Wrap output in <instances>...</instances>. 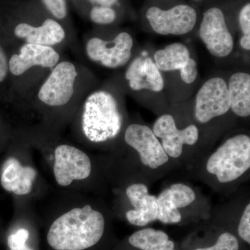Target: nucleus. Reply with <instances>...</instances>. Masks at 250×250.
I'll return each mask as SVG.
<instances>
[{"instance_id":"f257e3e1","label":"nucleus","mask_w":250,"mask_h":250,"mask_svg":"<svg viewBox=\"0 0 250 250\" xmlns=\"http://www.w3.org/2000/svg\"><path fill=\"white\" fill-rule=\"evenodd\" d=\"M52 250H90L103 243L113 214L103 197L57 190L44 208Z\"/></svg>"},{"instance_id":"f03ea898","label":"nucleus","mask_w":250,"mask_h":250,"mask_svg":"<svg viewBox=\"0 0 250 250\" xmlns=\"http://www.w3.org/2000/svg\"><path fill=\"white\" fill-rule=\"evenodd\" d=\"M98 157L109 187L131 183L149 186L179 167L152 128L139 123L126 125L114 149Z\"/></svg>"},{"instance_id":"7ed1b4c3","label":"nucleus","mask_w":250,"mask_h":250,"mask_svg":"<svg viewBox=\"0 0 250 250\" xmlns=\"http://www.w3.org/2000/svg\"><path fill=\"white\" fill-rule=\"evenodd\" d=\"M27 143L41 153L57 190L102 197L107 192L109 187L98 155L68 143L41 139Z\"/></svg>"},{"instance_id":"20e7f679","label":"nucleus","mask_w":250,"mask_h":250,"mask_svg":"<svg viewBox=\"0 0 250 250\" xmlns=\"http://www.w3.org/2000/svg\"><path fill=\"white\" fill-rule=\"evenodd\" d=\"M250 137L236 133L211 149L189 174L220 195H232L250 178Z\"/></svg>"},{"instance_id":"39448f33","label":"nucleus","mask_w":250,"mask_h":250,"mask_svg":"<svg viewBox=\"0 0 250 250\" xmlns=\"http://www.w3.org/2000/svg\"><path fill=\"white\" fill-rule=\"evenodd\" d=\"M126 123L124 111L113 95L95 92L85 100L81 114L82 139L91 149L111 152L121 139Z\"/></svg>"},{"instance_id":"423d86ee","label":"nucleus","mask_w":250,"mask_h":250,"mask_svg":"<svg viewBox=\"0 0 250 250\" xmlns=\"http://www.w3.org/2000/svg\"><path fill=\"white\" fill-rule=\"evenodd\" d=\"M6 156L0 171V184L16 201L36 202L45 200L51 186L34 161L33 148L27 142L18 144Z\"/></svg>"},{"instance_id":"0eeeda50","label":"nucleus","mask_w":250,"mask_h":250,"mask_svg":"<svg viewBox=\"0 0 250 250\" xmlns=\"http://www.w3.org/2000/svg\"><path fill=\"white\" fill-rule=\"evenodd\" d=\"M152 129L167 155L188 172L211 150L195 121L180 127L173 115L164 113L154 122Z\"/></svg>"},{"instance_id":"6e6552de","label":"nucleus","mask_w":250,"mask_h":250,"mask_svg":"<svg viewBox=\"0 0 250 250\" xmlns=\"http://www.w3.org/2000/svg\"><path fill=\"white\" fill-rule=\"evenodd\" d=\"M158 221L166 225H181L205 221L211 213V202L201 189L187 182H175L156 196Z\"/></svg>"},{"instance_id":"1a4fd4ad","label":"nucleus","mask_w":250,"mask_h":250,"mask_svg":"<svg viewBox=\"0 0 250 250\" xmlns=\"http://www.w3.org/2000/svg\"><path fill=\"white\" fill-rule=\"evenodd\" d=\"M111 188L113 195L111 207L113 216L139 228H145L158 221L157 197L149 193L147 184H126Z\"/></svg>"},{"instance_id":"9d476101","label":"nucleus","mask_w":250,"mask_h":250,"mask_svg":"<svg viewBox=\"0 0 250 250\" xmlns=\"http://www.w3.org/2000/svg\"><path fill=\"white\" fill-rule=\"evenodd\" d=\"M231 110L228 83L221 77H213L197 92L193 118L200 126H205Z\"/></svg>"},{"instance_id":"9b49d317","label":"nucleus","mask_w":250,"mask_h":250,"mask_svg":"<svg viewBox=\"0 0 250 250\" xmlns=\"http://www.w3.org/2000/svg\"><path fill=\"white\" fill-rule=\"evenodd\" d=\"M149 25L158 34L180 36L188 34L197 23V11L188 4L175 5L164 9L152 6L146 11Z\"/></svg>"},{"instance_id":"f8f14e48","label":"nucleus","mask_w":250,"mask_h":250,"mask_svg":"<svg viewBox=\"0 0 250 250\" xmlns=\"http://www.w3.org/2000/svg\"><path fill=\"white\" fill-rule=\"evenodd\" d=\"M199 33L208 52L214 57L224 58L232 52L233 36L220 8L214 6L204 13Z\"/></svg>"},{"instance_id":"ddd939ff","label":"nucleus","mask_w":250,"mask_h":250,"mask_svg":"<svg viewBox=\"0 0 250 250\" xmlns=\"http://www.w3.org/2000/svg\"><path fill=\"white\" fill-rule=\"evenodd\" d=\"M231 200L212 208L208 221L215 224L235 223L236 235L247 244H250V200L247 190L235 192Z\"/></svg>"},{"instance_id":"4468645a","label":"nucleus","mask_w":250,"mask_h":250,"mask_svg":"<svg viewBox=\"0 0 250 250\" xmlns=\"http://www.w3.org/2000/svg\"><path fill=\"white\" fill-rule=\"evenodd\" d=\"M77 76L75 65L63 62L58 64L39 92L41 103L49 107L65 106L71 100Z\"/></svg>"},{"instance_id":"2eb2a0df","label":"nucleus","mask_w":250,"mask_h":250,"mask_svg":"<svg viewBox=\"0 0 250 250\" xmlns=\"http://www.w3.org/2000/svg\"><path fill=\"white\" fill-rule=\"evenodd\" d=\"M133 45L131 35L121 32L111 42L99 38L90 39L87 43L86 52L94 62H101L102 65L108 68H117L129 62Z\"/></svg>"},{"instance_id":"dca6fc26","label":"nucleus","mask_w":250,"mask_h":250,"mask_svg":"<svg viewBox=\"0 0 250 250\" xmlns=\"http://www.w3.org/2000/svg\"><path fill=\"white\" fill-rule=\"evenodd\" d=\"M59 60V54L52 47L27 43L21 47L19 54L11 57L9 68L13 75L19 76L35 65L55 66Z\"/></svg>"},{"instance_id":"f3484780","label":"nucleus","mask_w":250,"mask_h":250,"mask_svg":"<svg viewBox=\"0 0 250 250\" xmlns=\"http://www.w3.org/2000/svg\"><path fill=\"white\" fill-rule=\"evenodd\" d=\"M16 227L7 237L9 250H36L29 243L31 230L39 219L35 204L15 202Z\"/></svg>"},{"instance_id":"a211bd4d","label":"nucleus","mask_w":250,"mask_h":250,"mask_svg":"<svg viewBox=\"0 0 250 250\" xmlns=\"http://www.w3.org/2000/svg\"><path fill=\"white\" fill-rule=\"evenodd\" d=\"M125 77L135 91L149 90L159 93L164 88V80L160 70L151 58L137 57L130 64Z\"/></svg>"},{"instance_id":"6ab92c4d","label":"nucleus","mask_w":250,"mask_h":250,"mask_svg":"<svg viewBox=\"0 0 250 250\" xmlns=\"http://www.w3.org/2000/svg\"><path fill=\"white\" fill-rule=\"evenodd\" d=\"M14 33L17 37L25 39L28 43L49 47L62 42L65 36L62 26L52 18L46 19L39 27L21 23L15 28Z\"/></svg>"},{"instance_id":"aec40b11","label":"nucleus","mask_w":250,"mask_h":250,"mask_svg":"<svg viewBox=\"0 0 250 250\" xmlns=\"http://www.w3.org/2000/svg\"><path fill=\"white\" fill-rule=\"evenodd\" d=\"M228 87L231 111L239 118H248L250 115V74L236 72L230 77Z\"/></svg>"},{"instance_id":"412c9836","label":"nucleus","mask_w":250,"mask_h":250,"mask_svg":"<svg viewBox=\"0 0 250 250\" xmlns=\"http://www.w3.org/2000/svg\"><path fill=\"white\" fill-rule=\"evenodd\" d=\"M127 243L139 250H177L175 243L167 233L151 228L135 231L128 238Z\"/></svg>"},{"instance_id":"4be33fe9","label":"nucleus","mask_w":250,"mask_h":250,"mask_svg":"<svg viewBox=\"0 0 250 250\" xmlns=\"http://www.w3.org/2000/svg\"><path fill=\"white\" fill-rule=\"evenodd\" d=\"M190 59L189 49L180 42L170 44L154 54V62L159 70L164 72L181 71Z\"/></svg>"},{"instance_id":"5701e85b","label":"nucleus","mask_w":250,"mask_h":250,"mask_svg":"<svg viewBox=\"0 0 250 250\" xmlns=\"http://www.w3.org/2000/svg\"><path fill=\"white\" fill-rule=\"evenodd\" d=\"M214 242L210 245H200L192 250H240L239 238L232 231L220 227Z\"/></svg>"},{"instance_id":"b1692460","label":"nucleus","mask_w":250,"mask_h":250,"mask_svg":"<svg viewBox=\"0 0 250 250\" xmlns=\"http://www.w3.org/2000/svg\"><path fill=\"white\" fill-rule=\"evenodd\" d=\"M116 11L111 6H93L90 11L92 22L98 24H109L116 21Z\"/></svg>"},{"instance_id":"393cba45","label":"nucleus","mask_w":250,"mask_h":250,"mask_svg":"<svg viewBox=\"0 0 250 250\" xmlns=\"http://www.w3.org/2000/svg\"><path fill=\"white\" fill-rule=\"evenodd\" d=\"M45 7L57 19L62 20L67 15L66 0H42Z\"/></svg>"},{"instance_id":"a878e982","label":"nucleus","mask_w":250,"mask_h":250,"mask_svg":"<svg viewBox=\"0 0 250 250\" xmlns=\"http://www.w3.org/2000/svg\"><path fill=\"white\" fill-rule=\"evenodd\" d=\"M197 74V64L196 61L193 59H190L187 66L182 69L180 71L181 79L184 83L190 84L196 80Z\"/></svg>"},{"instance_id":"bb28decb","label":"nucleus","mask_w":250,"mask_h":250,"mask_svg":"<svg viewBox=\"0 0 250 250\" xmlns=\"http://www.w3.org/2000/svg\"><path fill=\"white\" fill-rule=\"evenodd\" d=\"M238 22L243 35L250 37V4L247 3L241 8L238 14Z\"/></svg>"},{"instance_id":"cd10ccee","label":"nucleus","mask_w":250,"mask_h":250,"mask_svg":"<svg viewBox=\"0 0 250 250\" xmlns=\"http://www.w3.org/2000/svg\"><path fill=\"white\" fill-rule=\"evenodd\" d=\"M8 70H9V63L7 62V58L0 46V82L4 81L6 78Z\"/></svg>"},{"instance_id":"c85d7f7f","label":"nucleus","mask_w":250,"mask_h":250,"mask_svg":"<svg viewBox=\"0 0 250 250\" xmlns=\"http://www.w3.org/2000/svg\"><path fill=\"white\" fill-rule=\"evenodd\" d=\"M88 2L94 4V6H111L113 7V5L118 2V0H87Z\"/></svg>"},{"instance_id":"c756f323","label":"nucleus","mask_w":250,"mask_h":250,"mask_svg":"<svg viewBox=\"0 0 250 250\" xmlns=\"http://www.w3.org/2000/svg\"><path fill=\"white\" fill-rule=\"evenodd\" d=\"M240 45L243 49L247 51H250V37H246V36H241L240 39Z\"/></svg>"},{"instance_id":"7c9ffc66","label":"nucleus","mask_w":250,"mask_h":250,"mask_svg":"<svg viewBox=\"0 0 250 250\" xmlns=\"http://www.w3.org/2000/svg\"><path fill=\"white\" fill-rule=\"evenodd\" d=\"M194 1H202V0H194Z\"/></svg>"},{"instance_id":"2f4dec72","label":"nucleus","mask_w":250,"mask_h":250,"mask_svg":"<svg viewBox=\"0 0 250 250\" xmlns=\"http://www.w3.org/2000/svg\"><path fill=\"white\" fill-rule=\"evenodd\" d=\"M0 125H1V123H0Z\"/></svg>"}]
</instances>
